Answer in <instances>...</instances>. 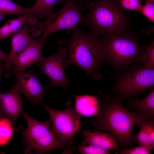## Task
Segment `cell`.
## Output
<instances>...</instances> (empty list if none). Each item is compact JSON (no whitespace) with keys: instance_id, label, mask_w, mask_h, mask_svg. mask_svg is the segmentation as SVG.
I'll list each match as a JSON object with an SVG mask.
<instances>
[{"instance_id":"16","label":"cell","mask_w":154,"mask_h":154,"mask_svg":"<svg viewBox=\"0 0 154 154\" xmlns=\"http://www.w3.org/2000/svg\"><path fill=\"white\" fill-rule=\"evenodd\" d=\"M74 109L82 117H93L97 115L99 102L97 97L89 95H74Z\"/></svg>"},{"instance_id":"29","label":"cell","mask_w":154,"mask_h":154,"mask_svg":"<svg viewBox=\"0 0 154 154\" xmlns=\"http://www.w3.org/2000/svg\"><path fill=\"white\" fill-rule=\"evenodd\" d=\"M3 64L2 63V62L0 61V84L1 76L2 74L3 70Z\"/></svg>"},{"instance_id":"5","label":"cell","mask_w":154,"mask_h":154,"mask_svg":"<svg viewBox=\"0 0 154 154\" xmlns=\"http://www.w3.org/2000/svg\"><path fill=\"white\" fill-rule=\"evenodd\" d=\"M22 116L26 120L27 127L17 128L23 136V152L27 154L33 150V153L43 154L57 149H64V152L72 153L74 149L61 143L53 133L50 127V119L40 121L33 118L24 111Z\"/></svg>"},{"instance_id":"17","label":"cell","mask_w":154,"mask_h":154,"mask_svg":"<svg viewBox=\"0 0 154 154\" xmlns=\"http://www.w3.org/2000/svg\"><path fill=\"white\" fill-rule=\"evenodd\" d=\"M126 108L137 110L138 113L147 116L150 119H154V88L151 89L150 92L141 99L128 100Z\"/></svg>"},{"instance_id":"1","label":"cell","mask_w":154,"mask_h":154,"mask_svg":"<svg viewBox=\"0 0 154 154\" xmlns=\"http://www.w3.org/2000/svg\"><path fill=\"white\" fill-rule=\"evenodd\" d=\"M98 99V113L85 125H95V131H108L122 147L132 146L135 142L132 134L134 125L143 119H151L138 113L130 112L119 99L113 96L100 92Z\"/></svg>"},{"instance_id":"27","label":"cell","mask_w":154,"mask_h":154,"mask_svg":"<svg viewBox=\"0 0 154 154\" xmlns=\"http://www.w3.org/2000/svg\"><path fill=\"white\" fill-rule=\"evenodd\" d=\"M9 54L3 52L0 49V61L5 62L7 60Z\"/></svg>"},{"instance_id":"12","label":"cell","mask_w":154,"mask_h":154,"mask_svg":"<svg viewBox=\"0 0 154 154\" xmlns=\"http://www.w3.org/2000/svg\"><path fill=\"white\" fill-rule=\"evenodd\" d=\"M27 21L17 32L12 36L11 48L8 58L3 65L5 76L9 78L12 75L11 67L14 59L23 50L36 40L31 35Z\"/></svg>"},{"instance_id":"15","label":"cell","mask_w":154,"mask_h":154,"mask_svg":"<svg viewBox=\"0 0 154 154\" xmlns=\"http://www.w3.org/2000/svg\"><path fill=\"white\" fill-rule=\"evenodd\" d=\"M139 131L133 135L135 141L139 145L150 150L154 148V119H143L137 124Z\"/></svg>"},{"instance_id":"18","label":"cell","mask_w":154,"mask_h":154,"mask_svg":"<svg viewBox=\"0 0 154 154\" xmlns=\"http://www.w3.org/2000/svg\"><path fill=\"white\" fill-rule=\"evenodd\" d=\"M68 0H36L30 8L29 12L33 16L40 18H48L54 13V6L60 3L65 2Z\"/></svg>"},{"instance_id":"9","label":"cell","mask_w":154,"mask_h":154,"mask_svg":"<svg viewBox=\"0 0 154 154\" xmlns=\"http://www.w3.org/2000/svg\"><path fill=\"white\" fill-rule=\"evenodd\" d=\"M66 48L63 46L58 48L57 52L43 58L38 65L41 71L50 78L51 87L58 86L66 90L70 84L64 71V62L68 56Z\"/></svg>"},{"instance_id":"20","label":"cell","mask_w":154,"mask_h":154,"mask_svg":"<svg viewBox=\"0 0 154 154\" xmlns=\"http://www.w3.org/2000/svg\"><path fill=\"white\" fill-rule=\"evenodd\" d=\"M30 10V8L23 7L11 0H0V11L6 15H14L20 17L29 12Z\"/></svg>"},{"instance_id":"11","label":"cell","mask_w":154,"mask_h":154,"mask_svg":"<svg viewBox=\"0 0 154 154\" xmlns=\"http://www.w3.org/2000/svg\"><path fill=\"white\" fill-rule=\"evenodd\" d=\"M23 100L20 93L11 87V90L5 93L0 92V119L6 117L17 132V119L24 112Z\"/></svg>"},{"instance_id":"4","label":"cell","mask_w":154,"mask_h":154,"mask_svg":"<svg viewBox=\"0 0 154 154\" xmlns=\"http://www.w3.org/2000/svg\"><path fill=\"white\" fill-rule=\"evenodd\" d=\"M88 9L84 17L88 33L96 37L110 33H121L130 29L129 17L117 0H97L89 3L83 10Z\"/></svg>"},{"instance_id":"2","label":"cell","mask_w":154,"mask_h":154,"mask_svg":"<svg viewBox=\"0 0 154 154\" xmlns=\"http://www.w3.org/2000/svg\"><path fill=\"white\" fill-rule=\"evenodd\" d=\"M67 31L71 35V38H60L58 41L59 44L65 45L68 49V57L64 60V68L73 64L82 69L92 79L100 80L102 75L98 71L104 62L99 39L77 28Z\"/></svg>"},{"instance_id":"3","label":"cell","mask_w":154,"mask_h":154,"mask_svg":"<svg viewBox=\"0 0 154 154\" xmlns=\"http://www.w3.org/2000/svg\"><path fill=\"white\" fill-rule=\"evenodd\" d=\"M143 32L137 34L110 33L97 37L102 46L104 63L114 69L112 76L133 64L142 63L144 50L138 41Z\"/></svg>"},{"instance_id":"19","label":"cell","mask_w":154,"mask_h":154,"mask_svg":"<svg viewBox=\"0 0 154 154\" xmlns=\"http://www.w3.org/2000/svg\"><path fill=\"white\" fill-rule=\"evenodd\" d=\"M32 16L29 12L22 16L7 21L3 26L0 27V40L9 37L13 35Z\"/></svg>"},{"instance_id":"7","label":"cell","mask_w":154,"mask_h":154,"mask_svg":"<svg viewBox=\"0 0 154 154\" xmlns=\"http://www.w3.org/2000/svg\"><path fill=\"white\" fill-rule=\"evenodd\" d=\"M84 7L74 2L73 0H68L63 7L45 21H39L37 19L31 24L34 33L44 40L57 31L77 28L79 25H86L84 17L82 15Z\"/></svg>"},{"instance_id":"23","label":"cell","mask_w":154,"mask_h":154,"mask_svg":"<svg viewBox=\"0 0 154 154\" xmlns=\"http://www.w3.org/2000/svg\"><path fill=\"white\" fill-rule=\"evenodd\" d=\"M123 10L127 9L140 12L142 1L140 0H117Z\"/></svg>"},{"instance_id":"31","label":"cell","mask_w":154,"mask_h":154,"mask_svg":"<svg viewBox=\"0 0 154 154\" xmlns=\"http://www.w3.org/2000/svg\"><path fill=\"white\" fill-rule=\"evenodd\" d=\"M142 1L143 0H140ZM145 1H147L153 3H154V0H145Z\"/></svg>"},{"instance_id":"13","label":"cell","mask_w":154,"mask_h":154,"mask_svg":"<svg viewBox=\"0 0 154 154\" xmlns=\"http://www.w3.org/2000/svg\"><path fill=\"white\" fill-rule=\"evenodd\" d=\"M41 37L21 52L13 60L12 65V74L25 71L33 64H38L43 58L42 53L43 45L46 42Z\"/></svg>"},{"instance_id":"32","label":"cell","mask_w":154,"mask_h":154,"mask_svg":"<svg viewBox=\"0 0 154 154\" xmlns=\"http://www.w3.org/2000/svg\"><path fill=\"white\" fill-rule=\"evenodd\" d=\"M3 153L0 150V154H3Z\"/></svg>"},{"instance_id":"6","label":"cell","mask_w":154,"mask_h":154,"mask_svg":"<svg viewBox=\"0 0 154 154\" xmlns=\"http://www.w3.org/2000/svg\"><path fill=\"white\" fill-rule=\"evenodd\" d=\"M114 75L112 92L121 101L143 94L154 87V68L131 64Z\"/></svg>"},{"instance_id":"22","label":"cell","mask_w":154,"mask_h":154,"mask_svg":"<svg viewBox=\"0 0 154 154\" xmlns=\"http://www.w3.org/2000/svg\"><path fill=\"white\" fill-rule=\"evenodd\" d=\"M89 145L78 144L76 150L80 153L83 154H109L110 150L98 147Z\"/></svg>"},{"instance_id":"25","label":"cell","mask_w":154,"mask_h":154,"mask_svg":"<svg viewBox=\"0 0 154 154\" xmlns=\"http://www.w3.org/2000/svg\"><path fill=\"white\" fill-rule=\"evenodd\" d=\"M140 12L154 23V4L153 3L145 1V4L142 5Z\"/></svg>"},{"instance_id":"8","label":"cell","mask_w":154,"mask_h":154,"mask_svg":"<svg viewBox=\"0 0 154 154\" xmlns=\"http://www.w3.org/2000/svg\"><path fill=\"white\" fill-rule=\"evenodd\" d=\"M42 105L48 112L52 122V131L58 140L64 145L76 149L73 146V139L78 132L82 131L81 119L82 117L78 114L70 102L66 104L63 110L51 108L43 102Z\"/></svg>"},{"instance_id":"14","label":"cell","mask_w":154,"mask_h":154,"mask_svg":"<svg viewBox=\"0 0 154 154\" xmlns=\"http://www.w3.org/2000/svg\"><path fill=\"white\" fill-rule=\"evenodd\" d=\"M82 136L83 138L81 142L82 145L88 144L106 149L120 150L115 138L109 133L105 131L91 132L89 129H87L83 131Z\"/></svg>"},{"instance_id":"28","label":"cell","mask_w":154,"mask_h":154,"mask_svg":"<svg viewBox=\"0 0 154 154\" xmlns=\"http://www.w3.org/2000/svg\"><path fill=\"white\" fill-rule=\"evenodd\" d=\"M73 1L84 7L88 5L89 3V0H73Z\"/></svg>"},{"instance_id":"21","label":"cell","mask_w":154,"mask_h":154,"mask_svg":"<svg viewBox=\"0 0 154 154\" xmlns=\"http://www.w3.org/2000/svg\"><path fill=\"white\" fill-rule=\"evenodd\" d=\"M142 46L144 50L142 65L147 68H154V39L150 45L143 44Z\"/></svg>"},{"instance_id":"26","label":"cell","mask_w":154,"mask_h":154,"mask_svg":"<svg viewBox=\"0 0 154 154\" xmlns=\"http://www.w3.org/2000/svg\"><path fill=\"white\" fill-rule=\"evenodd\" d=\"M151 150L142 146L139 145L133 148H125L121 151L120 154H150Z\"/></svg>"},{"instance_id":"24","label":"cell","mask_w":154,"mask_h":154,"mask_svg":"<svg viewBox=\"0 0 154 154\" xmlns=\"http://www.w3.org/2000/svg\"><path fill=\"white\" fill-rule=\"evenodd\" d=\"M4 118L0 119V143L2 144V141H6L10 137L11 134V131L10 126H7L8 121Z\"/></svg>"},{"instance_id":"10","label":"cell","mask_w":154,"mask_h":154,"mask_svg":"<svg viewBox=\"0 0 154 154\" xmlns=\"http://www.w3.org/2000/svg\"><path fill=\"white\" fill-rule=\"evenodd\" d=\"M16 82L12 87L23 94L29 101L35 104H41L45 96L46 88L40 83L37 74L32 71H24L15 74Z\"/></svg>"},{"instance_id":"30","label":"cell","mask_w":154,"mask_h":154,"mask_svg":"<svg viewBox=\"0 0 154 154\" xmlns=\"http://www.w3.org/2000/svg\"><path fill=\"white\" fill-rule=\"evenodd\" d=\"M6 15L0 11V21L5 17Z\"/></svg>"}]
</instances>
